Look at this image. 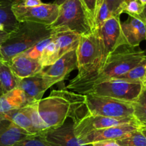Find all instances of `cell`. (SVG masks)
<instances>
[{
  "label": "cell",
  "mask_w": 146,
  "mask_h": 146,
  "mask_svg": "<svg viewBox=\"0 0 146 146\" xmlns=\"http://www.w3.org/2000/svg\"><path fill=\"white\" fill-rule=\"evenodd\" d=\"M13 146H51L42 135H32Z\"/></svg>",
  "instance_id": "30"
},
{
  "label": "cell",
  "mask_w": 146,
  "mask_h": 146,
  "mask_svg": "<svg viewBox=\"0 0 146 146\" xmlns=\"http://www.w3.org/2000/svg\"><path fill=\"white\" fill-rule=\"evenodd\" d=\"M53 38H54V37H53L52 34V35H51L50 36L47 37V38L38 41V42L36 43L34 46H32L31 48L27 50V51H25L24 54H25L26 55L28 56L29 58H32V59L36 60V61H38L42 51H44V49L46 48V46L52 41Z\"/></svg>",
  "instance_id": "27"
},
{
  "label": "cell",
  "mask_w": 146,
  "mask_h": 146,
  "mask_svg": "<svg viewBox=\"0 0 146 146\" xmlns=\"http://www.w3.org/2000/svg\"><path fill=\"white\" fill-rule=\"evenodd\" d=\"M146 72V59L144 60L142 63L138 64L137 66L131 69L126 74L118 76L115 78L118 79L128 80L133 81H141L143 83L144 76Z\"/></svg>",
  "instance_id": "26"
},
{
  "label": "cell",
  "mask_w": 146,
  "mask_h": 146,
  "mask_svg": "<svg viewBox=\"0 0 146 146\" xmlns=\"http://www.w3.org/2000/svg\"><path fill=\"white\" fill-rule=\"evenodd\" d=\"M81 1L94 26L96 15L97 0H81Z\"/></svg>",
  "instance_id": "32"
},
{
  "label": "cell",
  "mask_w": 146,
  "mask_h": 146,
  "mask_svg": "<svg viewBox=\"0 0 146 146\" xmlns=\"http://www.w3.org/2000/svg\"><path fill=\"white\" fill-rule=\"evenodd\" d=\"M145 8L139 0H125L122 7V14L126 13L128 15L138 16L144 12Z\"/></svg>",
  "instance_id": "28"
},
{
  "label": "cell",
  "mask_w": 146,
  "mask_h": 146,
  "mask_svg": "<svg viewBox=\"0 0 146 146\" xmlns=\"http://www.w3.org/2000/svg\"><path fill=\"white\" fill-rule=\"evenodd\" d=\"M1 114H0V119H1Z\"/></svg>",
  "instance_id": "45"
},
{
  "label": "cell",
  "mask_w": 146,
  "mask_h": 146,
  "mask_svg": "<svg viewBox=\"0 0 146 146\" xmlns=\"http://www.w3.org/2000/svg\"><path fill=\"white\" fill-rule=\"evenodd\" d=\"M66 1V0H55L54 2V4H56L57 6H58V7H59V6H61V4H64Z\"/></svg>",
  "instance_id": "37"
},
{
  "label": "cell",
  "mask_w": 146,
  "mask_h": 146,
  "mask_svg": "<svg viewBox=\"0 0 146 146\" xmlns=\"http://www.w3.org/2000/svg\"><path fill=\"white\" fill-rule=\"evenodd\" d=\"M29 105L24 92L19 88H14L0 96V114Z\"/></svg>",
  "instance_id": "18"
},
{
  "label": "cell",
  "mask_w": 146,
  "mask_h": 146,
  "mask_svg": "<svg viewBox=\"0 0 146 146\" xmlns=\"http://www.w3.org/2000/svg\"><path fill=\"white\" fill-rule=\"evenodd\" d=\"M12 4H18L24 7H34L41 5L42 2L41 0H19L18 1H13Z\"/></svg>",
  "instance_id": "33"
},
{
  "label": "cell",
  "mask_w": 146,
  "mask_h": 146,
  "mask_svg": "<svg viewBox=\"0 0 146 146\" xmlns=\"http://www.w3.org/2000/svg\"><path fill=\"white\" fill-rule=\"evenodd\" d=\"M58 58L59 56H58V47L54 38L42 51L38 61L44 68H46L54 64Z\"/></svg>",
  "instance_id": "23"
},
{
  "label": "cell",
  "mask_w": 146,
  "mask_h": 146,
  "mask_svg": "<svg viewBox=\"0 0 146 146\" xmlns=\"http://www.w3.org/2000/svg\"><path fill=\"white\" fill-rule=\"evenodd\" d=\"M94 31L98 33L106 54L108 55L120 46L127 44L121 31L119 17H111Z\"/></svg>",
  "instance_id": "10"
},
{
  "label": "cell",
  "mask_w": 146,
  "mask_h": 146,
  "mask_svg": "<svg viewBox=\"0 0 146 146\" xmlns=\"http://www.w3.org/2000/svg\"><path fill=\"white\" fill-rule=\"evenodd\" d=\"M54 32L72 31L80 36L94 31V26L81 0H66L59 6L56 20L49 26Z\"/></svg>",
  "instance_id": "4"
},
{
  "label": "cell",
  "mask_w": 146,
  "mask_h": 146,
  "mask_svg": "<svg viewBox=\"0 0 146 146\" xmlns=\"http://www.w3.org/2000/svg\"><path fill=\"white\" fill-rule=\"evenodd\" d=\"M143 87L141 81L113 78L96 85L86 95L94 94L133 103L138 98Z\"/></svg>",
  "instance_id": "5"
},
{
  "label": "cell",
  "mask_w": 146,
  "mask_h": 146,
  "mask_svg": "<svg viewBox=\"0 0 146 146\" xmlns=\"http://www.w3.org/2000/svg\"><path fill=\"white\" fill-rule=\"evenodd\" d=\"M76 68H77L76 49L64 54L54 64L44 68L40 73L57 84L65 79L66 76Z\"/></svg>",
  "instance_id": "15"
},
{
  "label": "cell",
  "mask_w": 146,
  "mask_h": 146,
  "mask_svg": "<svg viewBox=\"0 0 146 146\" xmlns=\"http://www.w3.org/2000/svg\"><path fill=\"white\" fill-rule=\"evenodd\" d=\"M53 35L58 47L59 58L66 53L76 49L81 37L79 34L72 31L54 32Z\"/></svg>",
  "instance_id": "19"
},
{
  "label": "cell",
  "mask_w": 146,
  "mask_h": 146,
  "mask_svg": "<svg viewBox=\"0 0 146 146\" xmlns=\"http://www.w3.org/2000/svg\"><path fill=\"white\" fill-rule=\"evenodd\" d=\"M139 1L143 4V5L146 7V0H139Z\"/></svg>",
  "instance_id": "39"
},
{
  "label": "cell",
  "mask_w": 146,
  "mask_h": 146,
  "mask_svg": "<svg viewBox=\"0 0 146 146\" xmlns=\"http://www.w3.org/2000/svg\"><path fill=\"white\" fill-rule=\"evenodd\" d=\"M104 1L105 0H97V4H96V12L97 11H98V9L100 8V7H101V5H102L103 3L104 2Z\"/></svg>",
  "instance_id": "36"
},
{
  "label": "cell",
  "mask_w": 146,
  "mask_h": 146,
  "mask_svg": "<svg viewBox=\"0 0 146 146\" xmlns=\"http://www.w3.org/2000/svg\"><path fill=\"white\" fill-rule=\"evenodd\" d=\"M5 1V0H0V3H1L2 1Z\"/></svg>",
  "instance_id": "43"
},
{
  "label": "cell",
  "mask_w": 146,
  "mask_h": 146,
  "mask_svg": "<svg viewBox=\"0 0 146 146\" xmlns=\"http://www.w3.org/2000/svg\"><path fill=\"white\" fill-rule=\"evenodd\" d=\"M116 142L121 146H146V137L139 129L116 140Z\"/></svg>",
  "instance_id": "25"
},
{
  "label": "cell",
  "mask_w": 146,
  "mask_h": 146,
  "mask_svg": "<svg viewBox=\"0 0 146 146\" xmlns=\"http://www.w3.org/2000/svg\"><path fill=\"white\" fill-rule=\"evenodd\" d=\"M1 115L2 118L11 121L13 123L23 128L27 132L30 133L33 135H36L34 134V128H33L31 119L27 113L26 106L18 108V109L11 110V111L6 112L4 113H1Z\"/></svg>",
  "instance_id": "20"
},
{
  "label": "cell",
  "mask_w": 146,
  "mask_h": 146,
  "mask_svg": "<svg viewBox=\"0 0 146 146\" xmlns=\"http://www.w3.org/2000/svg\"><path fill=\"white\" fill-rule=\"evenodd\" d=\"M143 84L144 85H146V72H145V76H144L143 80Z\"/></svg>",
  "instance_id": "40"
},
{
  "label": "cell",
  "mask_w": 146,
  "mask_h": 146,
  "mask_svg": "<svg viewBox=\"0 0 146 146\" xmlns=\"http://www.w3.org/2000/svg\"><path fill=\"white\" fill-rule=\"evenodd\" d=\"M54 84H56L55 81L39 73L33 76L19 80L18 88L24 92L29 105L40 101L44 93Z\"/></svg>",
  "instance_id": "11"
},
{
  "label": "cell",
  "mask_w": 146,
  "mask_h": 146,
  "mask_svg": "<svg viewBox=\"0 0 146 146\" xmlns=\"http://www.w3.org/2000/svg\"><path fill=\"white\" fill-rule=\"evenodd\" d=\"M123 36L128 45L139 46L146 40V14L144 11L141 15H128L125 21H121Z\"/></svg>",
  "instance_id": "12"
},
{
  "label": "cell",
  "mask_w": 146,
  "mask_h": 146,
  "mask_svg": "<svg viewBox=\"0 0 146 146\" xmlns=\"http://www.w3.org/2000/svg\"><path fill=\"white\" fill-rule=\"evenodd\" d=\"M133 116L140 123L146 122V88L144 86L136 101L132 103Z\"/></svg>",
  "instance_id": "24"
},
{
  "label": "cell",
  "mask_w": 146,
  "mask_h": 146,
  "mask_svg": "<svg viewBox=\"0 0 146 146\" xmlns=\"http://www.w3.org/2000/svg\"><path fill=\"white\" fill-rule=\"evenodd\" d=\"M2 95H3V92H2V91H1V87H0V96H1Z\"/></svg>",
  "instance_id": "42"
},
{
  "label": "cell",
  "mask_w": 146,
  "mask_h": 146,
  "mask_svg": "<svg viewBox=\"0 0 146 146\" xmlns=\"http://www.w3.org/2000/svg\"><path fill=\"white\" fill-rule=\"evenodd\" d=\"M75 124L72 121H66L58 128L42 134L44 139L51 146H92V144H83L76 136Z\"/></svg>",
  "instance_id": "13"
},
{
  "label": "cell",
  "mask_w": 146,
  "mask_h": 146,
  "mask_svg": "<svg viewBox=\"0 0 146 146\" xmlns=\"http://www.w3.org/2000/svg\"><path fill=\"white\" fill-rule=\"evenodd\" d=\"M141 128V125L138 122L122 124L117 126L94 131L81 137L79 140L83 144H92L95 142L106 140H118L127 134Z\"/></svg>",
  "instance_id": "14"
},
{
  "label": "cell",
  "mask_w": 146,
  "mask_h": 146,
  "mask_svg": "<svg viewBox=\"0 0 146 146\" xmlns=\"http://www.w3.org/2000/svg\"><path fill=\"white\" fill-rule=\"evenodd\" d=\"M54 34L49 26L29 21L19 23L8 38L0 46V56L9 62L13 57L24 53L36 43Z\"/></svg>",
  "instance_id": "3"
},
{
  "label": "cell",
  "mask_w": 146,
  "mask_h": 146,
  "mask_svg": "<svg viewBox=\"0 0 146 146\" xmlns=\"http://www.w3.org/2000/svg\"><path fill=\"white\" fill-rule=\"evenodd\" d=\"M19 83V79L12 72L8 62L0 56V87L3 94L18 88Z\"/></svg>",
  "instance_id": "21"
},
{
  "label": "cell",
  "mask_w": 146,
  "mask_h": 146,
  "mask_svg": "<svg viewBox=\"0 0 146 146\" xmlns=\"http://www.w3.org/2000/svg\"><path fill=\"white\" fill-rule=\"evenodd\" d=\"M9 34V32L7 31L4 26L0 24V46L8 38Z\"/></svg>",
  "instance_id": "35"
},
{
  "label": "cell",
  "mask_w": 146,
  "mask_h": 146,
  "mask_svg": "<svg viewBox=\"0 0 146 146\" xmlns=\"http://www.w3.org/2000/svg\"><path fill=\"white\" fill-rule=\"evenodd\" d=\"M85 96L89 114L115 118L134 117L132 103L94 94Z\"/></svg>",
  "instance_id": "7"
},
{
  "label": "cell",
  "mask_w": 146,
  "mask_h": 146,
  "mask_svg": "<svg viewBox=\"0 0 146 146\" xmlns=\"http://www.w3.org/2000/svg\"><path fill=\"white\" fill-rule=\"evenodd\" d=\"M19 1V0H14L13 1Z\"/></svg>",
  "instance_id": "44"
},
{
  "label": "cell",
  "mask_w": 146,
  "mask_h": 146,
  "mask_svg": "<svg viewBox=\"0 0 146 146\" xmlns=\"http://www.w3.org/2000/svg\"><path fill=\"white\" fill-rule=\"evenodd\" d=\"M145 59L146 51L139 46H120L108 56L103 66L91 79L71 91L86 95L97 84L126 74Z\"/></svg>",
  "instance_id": "2"
},
{
  "label": "cell",
  "mask_w": 146,
  "mask_h": 146,
  "mask_svg": "<svg viewBox=\"0 0 146 146\" xmlns=\"http://www.w3.org/2000/svg\"><path fill=\"white\" fill-rule=\"evenodd\" d=\"M11 10L19 22L29 21L50 26L58 17L59 7L54 3H42L34 7H24L18 4H12Z\"/></svg>",
  "instance_id": "8"
},
{
  "label": "cell",
  "mask_w": 146,
  "mask_h": 146,
  "mask_svg": "<svg viewBox=\"0 0 146 146\" xmlns=\"http://www.w3.org/2000/svg\"><path fill=\"white\" fill-rule=\"evenodd\" d=\"M143 128H145V129H146V127H143Z\"/></svg>",
  "instance_id": "46"
},
{
  "label": "cell",
  "mask_w": 146,
  "mask_h": 146,
  "mask_svg": "<svg viewBox=\"0 0 146 146\" xmlns=\"http://www.w3.org/2000/svg\"><path fill=\"white\" fill-rule=\"evenodd\" d=\"M14 0H5L0 3V24L4 26L8 32H11L18 26L19 21L16 19L11 10Z\"/></svg>",
  "instance_id": "22"
},
{
  "label": "cell",
  "mask_w": 146,
  "mask_h": 146,
  "mask_svg": "<svg viewBox=\"0 0 146 146\" xmlns=\"http://www.w3.org/2000/svg\"><path fill=\"white\" fill-rule=\"evenodd\" d=\"M112 17H119L122 14V7L125 0H105Z\"/></svg>",
  "instance_id": "31"
},
{
  "label": "cell",
  "mask_w": 146,
  "mask_h": 146,
  "mask_svg": "<svg viewBox=\"0 0 146 146\" xmlns=\"http://www.w3.org/2000/svg\"><path fill=\"white\" fill-rule=\"evenodd\" d=\"M32 135L6 118L0 119V146H13Z\"/></svg>",
  "instance_id": "17"
},
{
  "label": "cell",
  "mask_w": 146,
  "mask_h": 146,
  "mask_svg": "<svg viewBox=\"0 0 146 146\" xmlns=\"http://www.w3.org/2000/svg\"><path fill=\"white\" fill-rule=\"evenodd\" d=\"M92 146H121L115 140H106L101 141L92 143Z\"/></svg>",
  "instance_id": "34"
},
{
  "label": "cell",
  "mask_w": 146,
  "mask_h": 146,
  "mask_svg": "<svg viewBox=\"0 0 146 146\" xmlns=\"http://www.w3.org/2000/svg\"><path fill=\"white\" fill-rule=\"evenodd\" d=\"M108 56L106 54L96 31L88 35L81 36L76 48L77 68L78 71L94 63V66L96 70V74L103 66Z\"/></svg>",
  "instance_id": "6"
},
{
  "label": "cell",
  "mask_w": 146,
  "mask_h": 146,
  "mask_svg": "<svg viewBox=\"0 0 146 146\" xmlns=\"http://www.w3.org/2000/svg\"><path fill=\"white\" fill-rule=\"evenodd\" d=\"M144 86H145V88H146V85H144Z\"/></svg>",
  "instance_id": "47"
},
{
  "label": "cell",
  "mask_w": 146,
  "mask_h": 146,
  "mask_svg": "<svg viewBox=\"0 0 146 146\" xmlns=\"http://www.w3.org/2000/svg\"><path fill=\"white\" fill-rule=\"evenodd\" d=\"M8 64L14 75L19 80L36 75L44 69L39 61L29 58L24 53L13 57Z\"/></svg>",
  "instance_id": "16"
},
{
  "label": "cell",
  "mask_w": 146,
  "mask_h": 146,
  "mask_svg": "<svg viewBox=\"0 0 146 146\" xmlns=\"http://www.w3.org/2000/svg\"><path fill=\"white\" fill-rule=\"evenodd\" d=\"M141 126H142V127H146V122L142 123H141Z\"/></svg>",
  "instance_id": "41"
},
{
  "label": "cell",
  "mask_w": 146,
  "mask_h": 146,
  "mask_svg": "<svg viewBox=\"0 0 146 146\" xmlns=\"http://www.w3.org/2000/svg\"><path fill=\"white\" fill-rule=\"evenodd\" d=\"M145 41H146V40H145Z\"/></svg>",
  "instance_id": "48"
},
{
  "label": "cell",
  "mask_w": 146,
  "mask_h": 146,
  "mask_svg": "<svg viewBox=\"0 0 146 146\" xmlns=\"http://www.w3.org/2000/svg\"><path fill=\"white\" fill-rule=\"evenodd\" d=\"M134 122H138L135 117L115 118L101 115H91L88 113L84 118H81L76 124H75L74 132L76 136L79 139L81 137L92 131Z\"/></svg>",
  "instance_id": "9"
},
{
  "label": "cell",
  "mask_w": 146,
  "mask_h": 146,
  "mask_svg": "<svg viewBox=\"0 0 146 146\" xmlns=\"http://www.w3.org/2000/svg\"><path fill=\"white\" fill-rule=\"evenodd\" d=\"M141 132L143 133V135H145V136L146 137V129H145V128H143V127L141 126Z\"/></svg>",
  "instance_id": "38"
},
{
  "label": "cell",
  "mask_w": 146,
  "mask_h": 146,
  "mask_svg": "<svg viewBox=\"0 0 146 146\" xmlns=\"http://www.w3.org/2000/svg\"><path fill=\"white\" fill-rule=\"evenodd\" d=\"M36 135L58 128L67 118L76 124L84 118L86 96L66 89L53 90L49 96L26 106Z\"/></svg>",
  "instance_id": "1"
},
{
  "label": "cell",
  "mask_w": 146,
  "mask_h": 146,
  "mask_svg": "<svg viewBox=\"0 0 146 146\" xmlns=\"http://www.w3.org/2000/svg\"><path fill=\"white\" fill-rule=\"evenodd\" d=\"M112 17L111 13L108 9V5L104 1L102 5L100 7L98 11L96 12V16L95 18V22H94V30L100 28L103 24L109 18Z\"/></svg>",
  "instance_id": "29"
}]
</instances>
